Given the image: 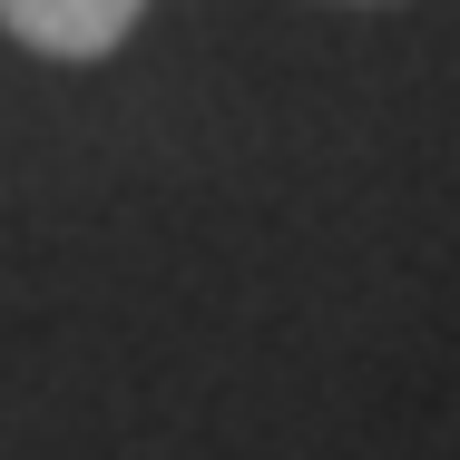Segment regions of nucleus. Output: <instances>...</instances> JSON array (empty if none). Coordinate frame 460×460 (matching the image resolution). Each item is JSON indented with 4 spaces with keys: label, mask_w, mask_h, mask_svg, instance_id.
I'll return each instance as SVG.
<instances>
[{
    "label": "nucleus",
    "mask_w": 460,
    "mask_h": 460,
    "mask_svg": "<svg viewBox=\"0 0 460 460\" xmlns=\"http://www.w3.org/2000/svg\"><path fill=\"white\" fill-rule=\"evenodd\" d=\"M137 20L147 0H0V30L40 59H108Z\"/></svg>",
    "instance_id": "nucleus-1"
}]
</instances>
